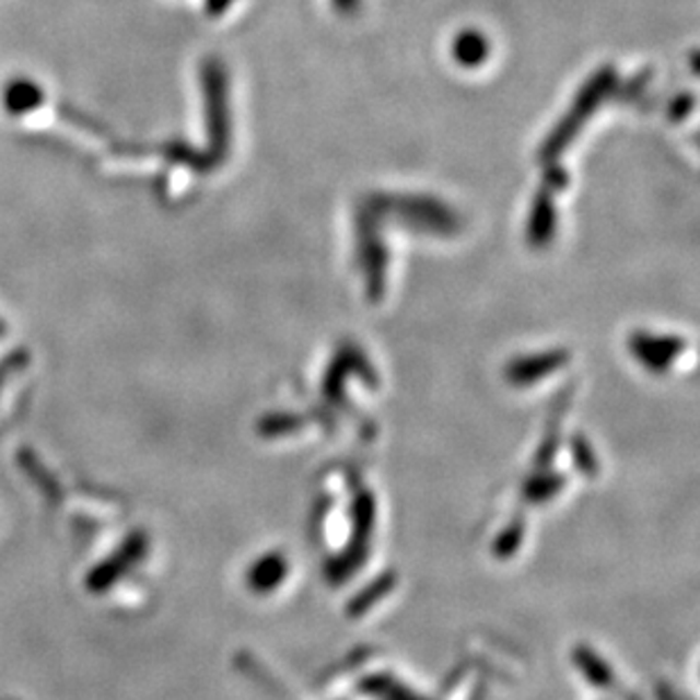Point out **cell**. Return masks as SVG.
<instances>
[{
	"instance_id": "1",
	"label": "cell",
	"mask_w": 700,
	"mask_h": 700,
	"mask_svg": "<svg viewBox=\"0 0 700 700\" xmlns=\"http://www.w3.org/2000/svg\"><path fill=\"white\" fill-rule=\"evenodd\" d=\"M612 80H615V73H612V71H600V73L596 75V80L590 82V84L583 89L581 98H579V103L574 105V109H571V112L564 116L562 125L553 132V137L547 141V145H545V150H542V156H556V154L569 143L571 135L579 132V127L583 125V118H585L590 112H594L596 103L600 101V95L608 91V84H612Z\"/></svg>"
},
{
	"instance_id": "2",
	"label": "cell",
	"mask_w": 700,
	"mask_h": 700,
	"mask_svg": "<svg viewBox=\"0 0 700 700\" xmlns=\"http://www.w3.org/2000/svg\"><path fill=\"white\" fill-rule=\"evenodd\" d=\"M148 549V539L141 533H135L125 539V545L105 562H101L95 569H91V574L86 579V587L91 592H103L109 590L118 579H122L127 571H130L139 560L143 558Z\"/></svg>"
},
{
	"instance_id": "3",
	"label": "cell",
	"mask_w": 700,
	"mask_h": 700,
	"mask_svg": "<svg viewBox=\"0 0 700 700\" xmlns=\"http://www.w3.org/2000/svg\"><path fill=\"white\" fill-rule=\"evenodd\" d=\"M488 39L483 35H479L476 30H467L463 35L454 42V57L458 59V63L467 69L479 67L481 61L488 59Z\"/></svg>"
},
{
	"instance_id": "4",
	"label": "cell",
	"mask_w": 700,
	"mask_h": 700,
	"mask_svg": "<svg viewBox=\"0 0 700 700\" xmlns=\"http://www.w3.org/2000/svg\"><path fill=\"white\" fill-rule=\"evenodd\" d=\"M553 222H556V213H553V205H551V196L542 194V198L535 200L533 207V215L528 222V236L533 243H545L549 241L551 232H553Z\"/></svg>"
},
{
	"instance_id": "5",
	"label": "cell",
	"mask_w": 700,
	"mask_h": 700,
	"mask_svg": "<svg viewBox=\"0 0 700 700\" xmlns=\"http://www.w3.org/2000/svg\"><path fill=\"white\" fill-rule=\"evenodd\" d=\"M39 98H42V93H39V89L35 84L27 82V80H19V82L8 86L5 105H8L10 112L21 114V112H27V109H35Z\"/></svg>"
},
{
	"instance_id": "6",
	"label": "cell",
	"mask_w": 700,
	"mask_h": 700,
	"mask_svg": "<svg viewBox=\"0 0 700 700\" xmlns=\"http://www.w3.org/2000/svg\"><path fill=\"white\" fill-rule=\"evenodd\" d=\"M545 182H547V188H549V194H558V190L567 184V175H564V171L562 168H558V166H551L549 171H547V177H545Z\"/></svg>"
},
{
	"instance_id": "7",
	"label": "cell",
	"mask_w": 700,
	"mask_h": 700,
	"mask_svg": "<svg viewBox=\"0 0 700 700\" xmlns=\"http://www.w3.org/2000/svg\"><path fill=\"white\" fill-rule=\"evenodd\" d=\"M336 3V8H340L342 12H352L357 5H359V0H334Z\"/></svg>"
},
{
	"instance_id": "8",
	"label": "cell",
	"mask_w": 700,
	"mask_h": 700,
	"mask_svg": "<svg viewBox=\"0 0 700 700\" xmlns=\"http://www.w3.org/2000/svg\"><path fill=\"white\" fill-rule=\"evenodd\" d=\"M230 3H232V0H209V8H211L213 12H222Z\"/></svg>"
},
{
	"instance_id": "9",
	"label": "cell",
	"mask_w": 700,
	"mask_h": 700,
	"mask_svg": "<svg viewBox=\"0 0 700 700\" xmlns=\"http://www.w3.org/2000/svg\"><path fill=\"white\" fill-rule=\"evenodd\" d=\"M3 331H5V329H3V325H0V334H3Z\"/></svg>"
}]
</instances>
